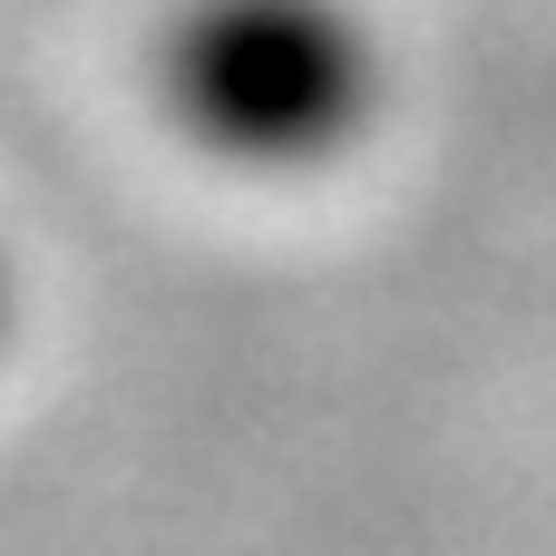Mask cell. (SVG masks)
<instances>
[{"instance_id":"1","label":"cell","mask_w":556,"mask_h":556,"mask_svg":"<svg viewBox=\"0 0 556 556\" xmlns=\"http://www.w3.org/2000/svg\"><path fill=\"white\" fill-rule=\"evenodd\" d=\"M166 98L215 156L313 166L371 117V29L342 0H186Z\"/></svg>"},{"instance_id":"2","label":"cell","mask_w":556,"mask_h":556,"mask_svg":"<svg viewBox=\"0 0 556 556\" xmlns=\"http://www.w3.org/2000/svg\"><path fill=\"white\" fill-rule=\"evenodd\" d=\"M0 313H10V274H0Z\"/></svg>"}]
</instances>
